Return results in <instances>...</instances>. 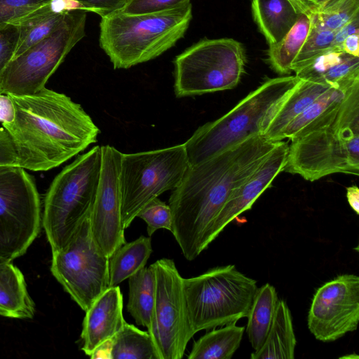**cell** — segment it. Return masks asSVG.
<instances>
[{
    "instance_id": "1",
    "label": "cell",
    "mask_w": 359,
    "mask_h": 359,
    "mask_svg": "<svg viewBox=\"0 0 359 359\" xmlns=\"http://www.w3.org/2000/svg\"><path fill=\"white\" fill-rule=\"evenodd\" d=\"M280 141L251 136L190 165L169 199L172 233L189 261L205 249L208 230L231 193L262 164Z\"/></svg>"
},
{
    "instance_id": "2",
    "label": "cell",
    "mask_w": 359,
    "mask_h": 359,
    "mask_svg": "<svg viewBox=\"0 0 359 359\" xmlns=\"http://www.w3.org/2000/svg\"><path fill=\"white\" fill-rule=\"evenodd\" d=\"M10 97L15 118L2 126L14 146L18 166L47 171L97 142L100 129L66 95L45 87L32 95Z\"/></svg>"
},
{
    "instance_id": "3",
    "label": "cell",
    "mask_w": 359,
    "mask_h": 359,
    "mask_svg": "<svg viewBox=\"0 0 359 359\" xmlns=\"http://www.w3.org/2000/svg\"><path fill=\"white\" fill-rule=\"evenodd\" d=\"M291 141L283 171L310 182L338 172L358 176L359 83Z\"/></svg>"
},
{
    "instance_id": "4",
    "label": "cell",
    "mask_w": 359,
    "mask_h": 359,
    "mask_svg": "<svg viewBox=\"0 0 359 359\" xmlns=\"http://www.w3.org/2000/svg\"><path fill=\"white\" fill-rule=\"evenodd\" d=\"M191 3L162 12L129 15L120 10L102 16L99 42L114 69H128L172 48L187 30Z\"/></svg>"
},
{
    "instance_id": "5",
    "label": "cell",
    "mask_w": 359,
    "mask_h": 359,
    "mask_svg": "<svg viewBox=\"0 0 359 359\" xmlns=\"http://www.w3.org/2000/svg\"><path fill=\"white\" fill-rule=\"evenodd\" d=\"M102 167V148L79 155L58 173L48 187L42 213L52 252L61 249L90 217L97 195Z\"/></svg>"
},
{
    "instance_id": "6",
    "label": "cell",
    "mask_w": 359,
    "mask_h": 359,
    "mask_svg": "<svg viewBox=\"0 0 359 359\" xmlns=\"http://www.w3.org/2000/svg\"><path fill=\"white\" fill-rule=\"evenodd\" d=\"M300 79L284 76L265 81L219 118L199 127L184 143L190 165L256 135L269 109L292 89Z\"/></svg>"
},
{
    "instance_id": "7",
    "label": "cell",
    "mask_w": 359,
    "mask_h": 359,
    "mask_svg": "<svg viewBox=\"0 0 359 359\" xmlns=\"http://www.w3.org/2000/svg\"><path fill=\"white\" fill-rule=\"evenodd\" d=\"M183 290L191 327L203 330L236 323L248 316L258 288L257 281L228 264L184 278Z\"/></svg>"
},
{
    "instance_id": "8",
    "label": "cell",
    "mask_w": 359,
    "mask_h": 359,
    "mask_svg": "<svg viewBox=\"0 0 359 359\" xmlns=\"http://www.w3.org/2000/svg\"><path fill=\"white\" fill-rule=\"evenodd\" d=\"M189 167L184 144L122 154L119 181L124 228L131 224L150 201L177 187Z\"/></svg>"
},
{
    "instance_id": "9",
    "label": "cell",
    "mask_w": 359,
    "mask_h": 359,
    "mask_svg": "<svg viewBox=\"0 0 359 359\" xmlns=\"http://www.w3.org/2000/svg\"><path fill=\"white\" fill-rule=\"evenodd\" d=\"M243 45L232 39H203L175 60L176 97L200 95L232 89L245 72Z\"/></svg>"
},
{
    "instance_id": "10",
    "label": "cell",
    "mask_w": 359,
    "mask_h": 359,
    "mask_svg": "<svg viewBox=\"0 0 359 359\" xmlns=\"http://www.w3.org/2000/svg\"><path fill=\"white\" fill-rule=\"evenodd\" d=\"M86 13L67 12L50 34L13 57L0 76V93L22 96L44 88L67 55L85 36Z\"/></svg>"
},
{
    "instance_id": "11",
    "label": "cell",
    "mask_w": 359,
    "mask_h": 359,
    "mask_svg": "<svg viewBox=\"0 0 359 359\" xmlns=\"http://www.w3.org/2000/svg\"><path fill=\"white\" fill-rule=\"evenodd\" d=\"M41 220L33 177L18 165L0 167V263L27 252L40 232Z\"/></svg>"
},
{
    "instance_id": "12",
    "label": "cell",
    "mask_w": 359,
    "mask_h": 359,
    "mask_svg": "<svg viewBox=\"0 0 359 359\" xmlns=\"http://www.w3.org/2000/svg\"><path fill=\"white\" fill-rule=\"evenodd\" d=\"M90 217L61 249L52 252L50 271L72 299L86 311L108 287V257L96 243Z\"/></svg>"
},
{
    "instance_id": "13",
    "label": "cell",
    "mask_w": 359,
    "mask_h": 359,
    "mask_svg": "<svg viewBox=\"0 0 359 359\" xmlns=\"http://www.w3.org/2000/svg\"><path fill=\"white\" fill-rule=\"evenodd\" d=\"M151 264L155 275V297L151 327L147 332L159 359H181L195 334L188 316L183 278L171 259H161Z\"/></svg>"
},
{
    "instance_id": "14",
    "label": "cell",
    "mask_w": 359,
    "mask_h": 359,
    "mask_svg": "<svg viewBox=\"0 0 359 359\" xmlns=\"http://www.w3.org/2000/svg\"><path fill=\"white\" fill-rule=\"evenodd\" d=\"M359 277L341 274L316 291L308 313V328L321 341H334L357 329Z\"/></svg>"
},
{
    "instance_id": "15",
    "label": "cell",
    "mask_w": 359,
    "mask_h": 359,
    "mask_svg": "<svg viewBox=\"0 0 359 359\" xmlns=\"http://www.w3.org/2000/svg\"><path fill=\"white\" fill-rule=\"evenodd\" d=\"M101 148L100 182L89 219L96 243L109 257L126 243L119 181L123 153L109 145L102 146Z\"/></svg>"
},
{
    "instance_id": "16",
    "label": "cell",
    "mask_w": 359,
    "mask_h": 359,
    "mask_svg": "<svg viewBox=\"0 0 359 359\" xmlns=\"http://www.w3.org/2000/svg\"><path fill=\"white\" fill-rule=\"evenodd\" d=\"M289 144L280 141L257 169L231 193L214 219L206 236L208 245L239 215L250 210L258 198L283 171Z\"/></svg>"
},
{
    "instance_id": "17",
    "label": "cell",
    "mask_w": 359,
    "mask_h": 359,
    "mask_svg": "<svg viewBox=\"0 0 359 359\" xmlns=\"http://www.w3.org/2000/svg\"><path fill=\"white\" fill-rule=\"evenodd\" d=\"M123 306V294L116 285L104 291L86 311L81 334L86 355L122 328L126 323Z\"/></svg>"
},
{
    "instance_id": "18",
    "label": "cell",
    "mask_w": 359,
    "mask_h": 359,
    "mask_svg": "<svg viewBox=\"0 0 359 359\" xmlns=\"http://www.w3.org/2000/svg\"><path fill=\"white\" fill-rule=\"evenodd\" d=\"M330 87L332 86L323 82L300 79L269 109L262 121L261 134L277 141L281 130Z\"/></svg>"
},
{
    "instance_id": "19",
    "label": "cell",
    "mask_w": 359,
    "mask_h": 359,
    "mask_svg": "<svg viewBox=\"0 0 359 359\" xmlns=\"http://www.w3.org/2000/svg\"><path fill=\"white\" fill-rule=\"evenodd\" d=\"M34 313L21 271L12 262L0 263V316L25 319L32 318Z\"/></svg>"
},
{
    "instance_id": "20",
    "label": "cell",
    "mask_w": 359,
    "mask_h": 359,
    "mask_svg": "<svg viewBox=\"0 0 359 359\" xmlns=\"http://www.w3.org/2000/svg\"><path fill=\"white\" fill-rule=\"evenodd\" d=\"M251 8L254 20L269 45L280 41L302 13L290 0H252Z\"/></svg>"
},
{
    "instance_id": "21",
    "label": "cell",
    "mask_w": 359,
    "mask_h": 359,
    "mask_svg": "<svg viewBox=\"0 0 359 359\" xmlns=\"http://www.w3.org/2000/svg\"><path fill=\"white\" fill-rule=\"evenodd\" d=\"M297 340L287 304L278 300L273 320L262 346L252 353V359H293Z\"/></svg>"
},
{
    "instance_id": "22",
    "label": "cell",
    "mask_w": 359,
    "mask_h": 359,
    "mask_svg": "<svg viewBox=\"0 0 359 359\" xmlns=\"http://www.w3.org/2000/svg\"><path fill=\"white\" fill-rule=\"evenodd\" d=\"M152 252L150 236L125 243L108 258L109 287L116 286L144 267Z\"/></svg>"
},
{
    "instance_id": "23",
    "label": "cell",
    "mask_w": 359,
    "mask_h": 359,
    "mask_svg": "<svg viewBox=\"0 0 359 359\" xmlns=\"http://www.w3.org/2000/svg\"><path fill=\"white\" fill-rule=\"evenodd\" d=\"M278 302L275 287L266 283L258 287L250 309L246 332L252 347L259 350L264 343Z\"/></svg>"
},
{
    "instance_id": "24",
    "label": "cell",
    "mask_w": 359,
    "mask_h": 359,
    "mask_svg": "<svg viewBox=\"0 0 359 359\" xmlns=\"http://www.w3.org/2000/svg\"><path fill=\"white\" fill-rule=\"evenodd\" d=\"M245 327L236 323L208 332L194 341L189 359H230L240 346Z\"/></svg>"
},
{
    "instance_id": "25",
    "label": "cell",
    "mask_w": 359,
    "mask_h": 359,
    "mask_svg": "<svg viewBox=\"0 0 359 359\" xmlns=\"http://www.w3.org/2000/svg\"><path fill=\"white\" fill-rule=\"evenodd\" d=\"M127 310L136 324L150 330L155 297V275L152 264L128 278Z\"/></svg>"
},
{
    "instance_id": "26",
    "label": "cell",
    "mask_w": 359,
    "mask_h": 359,
    "mask_svg": "<svg viewBox=\"0 0 359 359\" xmlns=\"http://www.w3.org/2000/svg\"><path fill=\"white\" fill-rule=\"evenodd\" d=\"M66 13L54 11L48 2L14 22L13 25L19 29L18 43L14 57L50 34Z\"/></svg>"
},
{
    "instance_id": "27",
    "label": "cell",
    "mask_w": 359,
    "mask_h": 359,
    "mask_svg": "<svg viewBox=\"0 0 359 359\" xmlns=\"http://www.w3.org/2000/svg\"><path fill=\"white\" fill-rule=\"evenodd\" d=\"M311 26L309 18L301 13L298 20L278 43L269 45L267 60L271 68L279 74H290L291 65L304 42Z\"/></svg>"
},
{
    "instance_id": "28",
    "label": "cell",
    "mask_w": 359,
    "mask_h": 359,
    "mask_svg": "<svg viewBox=\"0 0 359 359\" xmlns=\"http://www.w3.org/2000/svg\"><path fill=\"white\" fill-rule=\"evenodd\" d=\"M113 341L112 359H159L150 334L126 322Z\"/></svg>"
},
{
    "instance_id": "29",
    "label": "cell",
    "mask_w": 359,
    "mask_h": 359,
    "mask_svg": "<svg viewBox=\"0 0 359 359\" xmlns=\"http://www.w3.org/2000/svg\"><path fill=\"white\" fill-rule=\"evenodd\" d=\"M357 83L359 81L349 87L329 88L281 130L277 141H281L283 139L291 140L304 127L339 104Z\"/></svg>"
},
{
    "instance_id": "30",
    "label": "cell",
    "mask_w": 359,
    "mask_h": 359,
    "mask_svg": "<svg viewBox=\"0 0 359 359\" xmlns=\"http://www.w3.org/2000/svg\"><path fill=\"white\" fill-rule=\"evenodd\" d=\"M357 13H359V0H334L308 17L321 27L335 32Z\"/></svg>"
},
{
    "instance_id": "31",
    "label": "cell",
    "mask_w": 359,
    "mask_h": 359,
    "mask_svg": "<svg viewBox=\"0 0 359 359\" xmlns=\"http://www.w3.org/2000/svg\"><path fill=\"white\" fill-rule=\"evenodd\" d=\"M309 32L292 63V72L303 63L332 46L334 32L311 20Z\"/></svg>"
},
{
    "instance_id": "32",
    "label": "cell",
    "mask_w": 359,
    "mask_h": 359,
    "mask_svg": "<svg viewBox=\"0 0 359 359\" xmlns=\"http://www.w3.org/2000/svg\"><path fill=\"white\" fill-rule=\"evenodd\" d=\"M348 54L341 48L332 46L303 63L292 72L300 79L320 81L322 76Z\"/></svg>"
},
{
    "instance_id": "33",
    "label": "cell",
    "mask_w": 359,
    "mask_h": 359,
    "mask_svg": "<svg viewBox=\"0 0 359 359\" xmlns=\"http://www.w3.org/2000/svg\"><path fill=\"white\" fill-rule=\"evenodd\" d=\"M137 217L143 219L147 224L149 236L160 229H165L172 232V213L169 205L158 198H156L145 205Z\"/></svg>"
},
{
    "instance_id": "34",
    "label": "cell",
    "mask_w": 359,
    "mask_h": 359,
    "mask_svg": "<svg viewBox=\"0 0 359 359\" xmlns=\"http://www.w3.org/2000/svg\"><path fill=\"white\" fill-rule=\"evenodd\" d=\"M50 0H0V27L13 24Z\"/></svg>"
},
{
    "instance_id": "35",
    "label": "cell",
    "mask_w": 359,
    "mask_h": 359,
    "mask_svg": "<svg viewBox=\"0 0 359 359\" xmlns=\"http://www.w3.org/2000/svg\"><path fill=\"white\" fill-rule=\"evenodd\" d=\"M190 0H126L121 12L138 15L162 12L185 6Z\"/></svg>"
},
{
    "instance_id": "36",
    "label": "cell",
    "mask_w": 359,
    "mask_h": 359,
    "mask_svg": "<svg viewBox=\"0 0 359 359\" xmlns=\"http://www.w3.org/2000/svg\"><path fill=\"white\" fill-rule=\"evenodd\" d=\"M19 39L17 25L8 24L0 27V76L14 57Z\"/></svg>"
},
{
    "instance_id": "37",
    "label": "cell",
    "mask_w": 359,
    "mask_h": 359,
    "mask_svg": "<svg viewBox=\"0 0 359 359\" xmlns=\"http://www.w3.org/2000/svg\"><path fill=\"white\" fill-rule=\"evenodd\" d=\"M88 12L95 13L101 17L115 11L120 10L126 0H77Z\"/></svg>"
},
{
    "instance_id": "38",
    "label": "cell",
    "mask_w": 359,
    "mask_h": 359,
    "mask_svg": "<svg viewBox=\"0 0 359 359\" xmlns=\"http://www.w3.org/2000/svg\"><path fill=\"white\" fill-rule=\"evenodd\" d=\"M18 165L14 146L7 131L0 128V166Z\"/></svg>"
},
{
    "instance_id": "39",
    "label": "cell",
    "mask_w": 359,
    "mask_h": 359,
    "mask_svg": "<svg viewBox=\"0 0 359 359\" xmlns=\"http://www.w3.org/2000/svg\"><path fill=\"white\" fill-rule=\"evenodd\" d=\"M359 33V13L355 15L347 22L334 32L332 46L341 48L344 40L349 35Z\"/></svg>"
},
{
    "instance_id": "40",
    "label": "cell",
    "mask_w": 359,
    "mask_h": 359,
    "mask_svg": "<svg viewBox=\"0 0 359 359\" xmlns=\"http://www.w3.org/2000/svg\"><path fill=\"white\" fill-rule=\"evenodd\" d=\"M15 118V107L8 95L0 93V122L11 123Z\"/></svg>"
},
{
    "instance_id": "41",
    "label": "cell",
    "mask_w": 359,
    "mask_h": 359,
    "mask_svg": "<svg viewBox=\"0 0 359 359\" xmlns=\"http://www.w3.org/2000/svg\"><path fill=\"white\" fill-rule=\"evenodd\" d=\"M113 337L97 345L88 355L92 359H112Z\"/></svg>"
},
{
    "instance_id": "42",
    "label": "cell",
    "mask_w": 359,
    "mask_h": 359,
    "mask_svg": "<svg viewBox=\"0 0 359 359\" xmlns=\"http://www.w3.org/2000/svg\"><path fill=\"white\" fill-rule=\"evenodd\" d=\"M341 47L346 53L359 57V33L348 36L342 42Z\"/></svg>"
},
{
    "instance_id": "43",
    "label": "cell",
    "mask_w": 359,
    "mask_h": 359,
    "mask_svg": "<svg viewBox=\"0 0 359 359\" xmlns=\"http://www.w3.org/2000/svg\"><path fill=\"white\" fill-rule=\"evenodd\" d=\"M333 1L334 0H307L301 13L309 16L319 12Z\"/></svg>"
},
{
    "instance_id": "44",
    "label": "cell",
    "mask_w": 359,
    "mask_h": 359,
    "mask_svg": "<svg viewBox=\"0 0 359 359\" xmlns=\"http://www.w3.org/2000/svg\"><path fill=\"white\" fill-rule=\"evenodd\" d=\"M346 198L352 210L356 215H359V188L357 185L346 188Z\"/></svg>"
},
{
    "instance_id": "45",
    "label": "cell",
    "mask_w": 359,
    "mask_h": 359,
    "mask_svg": "<svg viewBox=\"0 0 359 359\" xmlns=\"http://www.w3.org/2000/svg\"><path fill=\"white\" fill-rule=\"evenodd\" d=\"M296 8L301 13L307 0H290Z\"/></svg>"
},
{
    "instance_id": "46",
    "label": "cell",
    "mask_w": 359,
    "mask_h": 359,
    "mask_svg": "<svg viewBox=\"0 0 359 359\" xmlns=\"http://www.w3.org/2000/svg\"><path fill=\"white\" fill-rule=\"evenodd\" d=\"M0 167H4V166H0Z\"/></svg>"
}]
</instances>
